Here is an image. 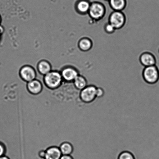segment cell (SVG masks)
Wrapping results in <instances>:
<instances>
[{
    "instance_id": "ba28073f",
    "label": "cell",
    "mask_w": 159,
    "mask_h": 159,
    "mask_svg": "<svg viewBox=\"0 0 159 159\" xmlns=\"http://www.w3.org/2000/svg\"><path fill=\"white\" fill-rule=\"evenodd\" d=\"M62 155L59 147L51 146L45 150L44 159H60Z\"/></svg>"
},
{
    "instance_id": "ffe728a7",
    "label": "cell",
    "mask_w": 159,
    "mask_h": 159,
    "mask_svg": "<svg viewBox=\"0 0 159 159\" xmlns=\"http://www.w3.org/2000/svg\"><path fill=\"white\" fill-rule=\"evenodd\" d=\"M6 152L5 146L2 143L0 142V157L5 155Z\"/></svg>"
},
{
    "instance_id": "cb8c5ba5",
    "label": "cell",
    "mask_w": 159,
    "mask_h": 159,
    "mask_svg": "<svg viewBox=\"0 0 159 159\" xmlns=\"http://www.w3.org/2000/svg\"><path fill=\"white\" fill-rule=\"evenodd\" d=\"M1 17H0V23H1Z\"/></svg>"
},
{
    "instance_id": "5bb4252c",
    "label": "cell",
    "mask_w": 159,
    "mask_h": 159,
    "mask_svg": "<svg viewBox=\"0 0 159 159\" xmlns=\"http://www.w3.org/2000/svg\"><path fill=\"white\" fill-rule=\"evenodd\" d=\"M93 42L91 40L87 38L82 39L79 43L80 48L84 51L90 50L93 47Z\"/></svg>"
},
{
    "instance_id": "9a60e30c",
    "label": "cell",
    "mask_w": 159,
    "mask_h": 159,
    "mask_svg": "<svg viewBox=\"0 0 159 159\" xmlns=\"http://www.w3.org/2000/svg\"><path fill=\"white\" fill-rule=\"evenodd\" d=\"M90 5L91 3L86 0H82L78 3V10L82 13H88Z\"/></svg>"
},
{
    "instance_id": "3957f363",
    "label": "cell",
    "mask_w": 159,
    "mask_h": 159,
    "mask_svg": "<svg viewBox=\"0 0 159 159\" xmlns=\"http://www.w3.org/2000/svg\"><path fill=\"white\" fill-rule=\"evenodd\" d=\"M105 7L99 2L91 3L88 13L90 18L95 20H99L103 18L105 15Z\"/></svg>"
},
{
    "instance_id": "7a4b0ae2",
    "label": "cell",
    "mask_w": 159,
    "mask_h": 159,
    "mask_svg": "<svg viewBox=\"0 0 159 159\" xmlns=\"http://www.w3.org/2000/svg\"><path fill=\"white\" fill-rule=\"evenodd\" d=\"M62 80L61 75L56 71L50 72L46 75L44 77L45 84L51 89L58 88L61 84Z\"/></svg>"
},
{
    "instance_id": "277c9868",
    "label": "cell",
    "mask_w": 159,
    "mask_h": 159,
    "mask_svg": "<svg viewBox=\"0 0 159 159\" xmlns=\"http://www.w3.org/2000/svg\"><path fill=\"white\" fill-rule=\"evenodd\" d=\"M126 17L122 11H114L109 16V23L116 30L121 29L125 24Z\"/></svg>"
},
{
    "instance_id": "ac0fdd59",
    "label": "cell",
    "mask_w": 159,
    "mask_h": 159,
    "mask_svg": "<svg viewBox=\"0 0 159 159\" xmlns=\"http://www.w3.org/2000/svg\"><path fill=\"white\" fill-rule=\"evenodd\" d=\"M104 30L107 34H112L115 32L116 29L111 24L108 22L104 26Z\"/></svg>"
},
{
    "instance_id": "8992f818",
    "label": "cell",
    "mask_w": 159,
    "mask_h": 159,
    "mask_svg": "<svg viewBox=\"0 0 159 159\" xmlns=\"http://www.w3.org/2000/svg\"><path fill=\"white\" fill-rule=\"evenodd\" d=\"M139 60L141 64L145 67L153 66L156 64L155 56L152 52L143 53L140 56Z\"/></svg>"
},
{
    "instance_id": "5b68a950",
    "label": "cell",
    "mask_w": 159,
    "mask_h": 159,
    "mask_svg": "<svg viewBox=\"0 0 159 159\" xmlns=\"http://www.w3.org/2000/svg\"><path fill=\"white\" fill-rule=\"evenodd\" d=\"M97 87L93 85H88L81 90L80 93V98L84 102L90 103L93 101L96 97Z\"/></svg>"
},
{
    "instance_id": "30bf717a",
    "label": "cell",
    "mask_w": 159,
    "mask_h": 159,
    "mask_svg": "<svg viewBox=\"0 0 159 159\" xmlns=\"http://www.w3.org/2000/svg\"><path fill=\"white\" fill-rule=\"evenodd\" d=\"M79 75L78 71L71 68H67L64 70L61 75L62 78L68 82L74 81Z\"/></svg>"
},
{
    "instance_id": "4316f807",
    "label": "cell",
    "mask_w": 159,
    "mask_h": 159,
    "mask_svg": "<svg viewBox=\"0 0 159 159\" xmlns=\"http://www.w3.org/2000/svg\"></svg>"
},
{
    "instance_id": "d6986e66",
    "label": "cell",
    "mask_w": 159,
    "mask_h": 159,
    "mask_svg": "<svg viewBox=\"0 0 159 159\" xmlns=\"http://www.w3.org/2000/svg\"><path fill=\"white\" fill-rule=\"evenodd\" d=\"M104 91L103 89L101 87H97L96 90V97L101 98L103 96Z\"/></svg>"
},
{
    "instance_id": "9c48e42d",
    "label": "cell",
    "mask_w": 159,
    "mask_h": 159,
    "mask_svg": "<svg viewBox=\"0 0 159 159\" xmlns=\"http://www.w3.org/2000/svg\"><path fill=\"white\" fill-rule=\"evenodd\" d=\"M20 74L23 80L28 82L35 79L36 74L34 70L29 66H25L22 68Z\"/></svg>"
},
{
    "instance_id": "4fadbf2b",
    "label": "cell",
    "mask_w": 159,
    "mask_h": 159,
    "mask_svg": "<svg viewBox=\"0 0 159 159\" xmlns=\"http://www.w3.org/2000/svg\"><path fill=\"white\" fill-rule=\"evenodd\" d=\"M62 155H71L74 150V146L71 143L65 142L62 143L59 147Z\"/></svg>"
},
{
    "instance_id": "d4e9b609",
    "label": "cell",
    "mask_w": 159,
    "mask_h": 159,
    "mask_svg": "<svg viewBox=\"0 0 159 159\" xmlns=\"http://www.w3.org/2000/svg\"><path fill=\"white\" fill-rule=\"evenodd\" d=\"M106 1H110V0H106Z\"/></svg>"
},
{
    "instance_id": "7402d4cb",
    "label": "cell",
    "mask_w": 159,
    "mask_h": 159,
    "mask_svg": "<svg viewBox=\"0 0 159 159\" xmlns=\"http://www.w3.org/2000/svg\"><path fill=\"white\" fill-rule=\"evenodd\" d=\"M39 157L40 158L44 159L45 155V151H41L39 152Z\"/></svg>"
},
{
    "instance_id": "2e32d148",
    "label": "cell",
    "mask_w": 159,
    "mask_h": 159,
    "mask_svg": "<svg viewBox=\"0 0 159 159\" xmlns=\"http://www.w3.org/2000/svg\"><path fill=\"white\" fill-rule=\"evenodd\" d=\"M39 69L42 74L46 75L50 72L51 66L47 62L42 61L39 64Z\"/></svg>"
},
{
    "instance_id": "8fae6325",
    "label": "cell",
    "mask_w": 159,
    "mask_h": 159,
    "mask_svg": "<svg viewBox=\"0 0 159 159\" xmlns=\"http://www.w3.org/2000/svg\"><path fill=\"white\" fill-rule=\"evenodd\" d=\"M110 5L114 11H122L126 6V0H110Z\"/></svg>"
},
{
    "instance_id": "603a6c76",
    "label": "cell",
    "mask_w": 159,
    "mask_h": 159,
    "mask_svg": "<svg viewBox=\"0 0 159 159\" xmlns=\"http://www.w3.org/2000/svg\"><path fill=\"white\" fill-rule=\"evenodd\" d=\"M0 159H10V158H9L8 157L4 155L2 157H0Z\"/></svg>"
},
{
    "instance_id": "6da1fadb",
    "label": "cell",
    "mask_w": 159,
    "mask_h": 159,
    "mask_svg": "<svg viewBox=\"0 0 159 159\" xmlns=\"http://www.w3.org/2000/svg\"><path fill=\"white\" fill-rule=\"evenodd\" d=\"M142 76L144 81L148 83H155L159 78V71L158 68L155 65L145 67L143 69Z\"/></svg>"
},
{
    "instance_id": "484cf974",
    "label": "cell",
    "mask_w": 159,
    "mask_h": 159,
    "mask_svg": "<svg viewBox=\"0 0 159 159\" xmlns=\"http://www.w3.org/2000/svg\"><path fill=\"white\" fill-rule=\"evenodd\" d=\"M0 33H1V32H0Z\"/></svg>"
},
{
    "instance_id": "7c38bea8",
    "label": "cell",
    "mask_w": 159,
    "mask_h": 159,
    "mask_svg": "<svg viewBox=\"0 0 159 159\" xmlns=\"http://www.w3.org/2000/svg\"><path fill=\"white\" fill-rule=\"evenodd\" d=\"M74 84L75 87L77 90L80 91L88 85V82L86 79L82 75L78 76L74 81Z\"/></svg>"
},
{
    "instance_id": "e0dca14e",
    "label": "cell",
    "mask_w": 159,
    "mask_h": 159,
    "mask_svg": "<svg viewBox=\"0 0 159 159\" xmlns=\"http://www.w3.org/2000/svg\"><path fill=\"white\" fill-rule=\"evenodd\" d=\"M118 159H135L133 154L129 152H121L118 157Z\"/></svg>"
},
{
    "instance_id": "44dd1931",
    "label": "cell",
    "mask_w": 159,
    "mask_h": 159,
    "mask_svg": "<svg viewBox=\"0 0 159 159\" xmlns=\"http://www.w3.org/2000/svg\"><path fill=\"white\" fill-rule=\"evenodd\" d=\"M60 159H74L71 155H62Z\"/></svg>"
},
{
    "instance_id": "52a82bcc",
    "label": "cell",
    "mask_w": 159,
    "mask_h": 159,
    "mask_svg": "<svg viewBox=\"0 0 159 159\" xmlns=\"http://www.w3.org/2000/svg\"><path fill=\"white\" fill-rule=\"evenodd\" d=\"M27 88L28 91L31 94L36 95L41 93L43 87L39 81L35 79L28 82Z\"/></svg>"
}]
</instances>
